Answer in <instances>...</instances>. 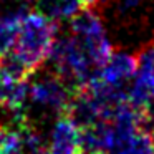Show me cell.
I'll list each match as a JSON object with an SVG mask.
<instances>
[{
  "label": "cell",
  "mask_w": 154,
  "mask_h": 154,
  "mask_svg": "<svg viewBox=\"0 0 154 154\" xmlns=\"http://www.w3.org/2000/svg\"><path fill=\"white\" fill-rule=\"evenodd\" d=\"M57 25L58 23L38 14L37 10L28 12L22 18L18 25L14 51L30 68L32 73L48 60L53 42L58 35Z\"/></svg>",
  "instance_id": "6da1fadb"
},
{
  "label": "cell",
  "mask_w": 154,
  "mask_h": 154,
  "mask_svg": "<svg viewBox=\"0 0 154 154\" xmlns=\"http://www.w3.org/2000/svg\"><path fill=\"white\" fill-rule=\"evenodd\" d=\"M75 90L58 73H45L28 81V104L50 114H66Z\"/></svg>",
  "instance_id": "7a4b0ae2"
},
{
  "label": "cell",
  "mask_w": 154,
  "mask_h": 154,
  "mask_svg": "<svg viewBox=\"0 0 154 154\" xmlns=\"http://www.w3.org/2000/svg\"><path fill=\"white\" fill-rule=\"evenodd\" d=\"M81 151V128L68 114L58 116L47 141V154H78Z\"/></svg>",
  "instance_id": "3957f363"
},
{
  "label": "cell",
  "mask_w": 154,
  "mask_h": 154,
  "mask_svg": "<svg viewBox=\"0 0 154 154\" xmlns=\"http://www.w3.org/2000/svg\"><path fill=\"white\" fill-rule=\"evenodd\" d=\"M137 66V57L126 50H113L96 78L114 86H129Z\"/></svg>",
  "instance_id": "277c9868"
},
{
  "label": "cell",
  "mask_w": 154,
  "mask_h": 154,
  "mask_svg": "<svg viewBox=\"0 0 154 154\" xmlns=\"http://www.w3.org/2000/svg\"><path fill=\"white\" fill-rule=\"evenodd\" d=\"M33 7L38 14L45 15L55 23L70 22L83 8L81 0H33Z\"/></svg>",
  "instance_id": "5b68a950"
},
{
  "label": "cell",
  "mask_w": 154,
  "mask_h": 154,
  "mask_svg": "<svg viewBox=\"0 0 154 154\" xmlns=\"http://www.w3.org/2000/svg\"><path fill=\"white\" fill-rule=\"evenodd\" d=\"M20 18L7 14H0V58L10 53L15 47Z\"/></svg>",
  "instance_id": "8992f818"
},
{
  "label": "cell",
  "mask_w": 154,
  "mask_h": 154,
  "mask_svg": "<svg viewBox=\"0 0 154 154\" xmlns=\"http://www.w3.org/2000/svg\"><path fill=\"white\" fill-rule=\"evenodd\" d=\"M83 2V7H88V8H101L104 5H109L111 0H81Z\"/></svg>",
  "instance_id": "52a82bcc"
},
{
  "label": "cell",
  "mask_w": 154,
  "mask_h": 154,
  "mask_svg": "<svg viewBox=\"0 0 154 154\" xmlns=\"http://www.w3.org/2000/svg\"><path fill=\"white\" fill-rule=\"evenodd\" d=\"M78 154H96V152H90V151H81V152H78Z\"/></svg>",
  "instance_id": "ba28073f"
},
{
  "label": "cell",
  "mask_w": 154,
  "mask_h": 154,
  "mask_svg": "<svg viewBox=\"0 0 154 154\" xmlns=\"http://www.w3.org/2000/svg\"><path fill=\"white\" fill-rule=\"evenodd\" d=\"M25 2H28V4H33V0H25Z\"/></svg>",
  "instance_id": "9c48e42d"
}]
</instances>
